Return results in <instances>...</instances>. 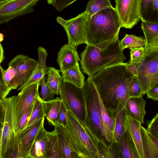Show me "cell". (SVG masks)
Segmentation results:
<instances>
[{"label": "cell", "instance_id": "obj_1", "mask_svg": "<svg viewBox=\"0 0 158 158\" xmlns=\"http://www.w3.org/2000/svg\"><path fill=\"white\" fill-rule=\"evenodd\" d=\"M127 64L122 62L106 67L92 77L104 105L114 112L119 102L124 106L129 98L128 85L134 75L127 68Z\"/></svg>", "mask_w": 158, "mask_h": 158}, {"label": "cell", "instance_id": "obj_2", "mask_svg": "<svg viewBox=\"0 0 158 158\" xmlns=\"http://www.w3.org/2000/svg\"><path fill=\"white\" fill-rule=\"evenodd\" d=\"M122 25L112 6L104 8L91 16L85 24L87 45L104 49L118 37Z\"/></svg>", "mask_w": 158, "mask_h": 158}, {"label": "cell", "instance_id": "obj_3", "mask_svg": "<svg viewBox=\"0 0 158 158\" xmlns=\"http://www.w3.org/2000/svg\"><path fill=\"white\" fill-rule=\"evenodd\" d=\"M119 41L118 37L104 49L87 45L81 53L80 60L83 72L92 77L106 67L123 62L126 58L120 48Z\"/></svg>", "mask_w": 158, "mask_h": 158}, {"label": "cell", "instance_id": "obj_4", "mask_svg": "<svg viewBox=\"0 0 158 158\" xmlns=\"http://www.w3.org/2000/svg\"><path fill=\"white\" fill-rule=\"evenodd\" d=\"M65 127L70 145L78 158H98L99 151L102 144L68 110Z\"/></svg>", "mask_w": 158, "mask_h": 158}, {"label": "cell", "instance_id": "obj_5", "mask_svg": "<svg viewBox=\"0 0 158 158\" xmlns=\"http://www.w3.org/2000/svg\"><path fill=\"white\" fill-rule=\"evenodd\" d=\"M16 97L6 98L2 102L4 117L0 139V158H22L16 135Z\"/></svg>", "mask_w": 158, "mask_h": 158}, {"label": "cell", "instance_id": "obj_6", "mask_svg": "<svg viewBox=\"0 0 158 158\" xmlns=\"http://www.w3.org/2000/svg\"><path fill=\"white\" fill-rule=\"evenodd\" d=\"M85 101L87 127L106 147L108 148L100 110L99 96L92 80L88 77L82 88Z\"/></svg>", "mask_w": 158, "mask_h": 158}, {"label": "cell", "instance_id": "obj_7", "mask_svg": "<svg viewBox=\"0 0 158 158\" xmlns=\"http://www.w3.org/2000/svg\"><path fill=\"white\" fill-rule=\"evenodd\" d=\"M133 64L137 70L143 95L149 88L158 85V49L145 50L142 59Z\"/></svg>", "mask_w": 158, "mask_h": 158}, {"label": "cell", "instance_id": "obj_8", "mask_svg": "<svg viewBox=\"0 0 158 158\" xmlns=\"http://www.w3.org/2000/svg\"><path fill=\"white\" fill-rule=\"evenodd\" d=\"M59 94L67 110L70 111L84 127H87L85 106L82 88L62 81Z\"/></svg>", "mask_w": 158, "mask_h": 158}, {"label": "cell", "instance_id": "obj_9", "mask_svg": "<svg viewBox=\"0 0 158 158\" xmlns=\"http://www.w3.org/2000/svg\"><path fill=\"white\" fill-rule=\"evenodd\" d=\"M88 17V15L85 11L69 20L61 17H57V22L63 27L66 32L68 44L75 48L81 44H87L85 24Z\"/></svg>", "mask_w": 158, "mask_h": 158}, {"label": "cell", "instance_id": "obj_10", "mask_svg": "<svg viewBox=\"0 0 158 158\" xmlns=\"http://www.w3.org/2000/svg\"><path fill=\"white\" fill-rule=\"evenodd\" d=\"M39 0L0 1V24L19 16L33 11V7Z\"/></svg>", "mask_w": 158, "mask_h": 158}, {"label": "cell", "instance_id": "obj_11", "mask_svg": "<svg viewBox=\"0 0 158 158\" xmlns=\"http://www.w3.org/2000/svg\"><path fill=\"white\" fill-rule=\"evenodd\" d=\"M37 63L35 60L22 54L17 55L10 61L8 65L14 67L17 71L16 75L9 84L11 90L21 87L27 81Z\"/></svg>", "mask_w": 158, "mask_h": 158}, {"label": "cell", "instance_id": "obj_12", "mask_svg": "<svg viewBox=\"0 0 158 158\" xmlns=\"http://www.w3.org/2000/svg\"><path fill=\"white\" fill-rule=\"evenodd\" d=\"M122 27L131 29L141 20L140 0H115Z\"/></svg>", "mask_w": 158, "mask_h": 158}, {"label": "cell", "instance_id": "obj_13", "mask_svg": "<svg viewBox=\"0 0 158 158\" xmlns=\"http://www.w3.org/2000/svg\"><path fill=\"white\" fill-rule=\"evenodd\" d=\"M44 117L36 120L17 135L19 149L23 158H29L30 151L36 135L42 125Z\"/></svg>", "mask_w": 158, "mask_h": 158}, {"label": "cell", "instance_id": "obj_14", "mask_svg": "<svg viewBox=\"0 0 158 158\" xmlns=\"http://www.w3.org/2000/svg\"><path fill=\"white\" fill-rule=\"evenodd\" d=\"M40 84V82H39L31 85L20 91L16 96V126L22 116L39 95L38 89Z\"/></svg>", "mask_w": 158, "mask_h": 158}, {"label": "cell", "instance_id": "obj_15", "mask_svg": "<svg viewBox=\"0 0 158 158\" xmlns=\"http://www.w3.org/2000/svg\"><path fill=\"white\" fill-rule=\"evenodd\" d=\"M141 126L139 122L126 115L125 131L137 158H145L142 143Z\"/></svg>", "mask_w": 158, "mask_h": 158}, {"label": "cell", "instance_id": "obj_16", "mask_svg": "<svg viewBox=\"0 0 158 158\" xmlns=\"http://www.w3.org/2000/svg\"><path fill=\"white\" fill-rule=\"evenodd\" d=\"M108 149L110 158H137L126 131L118 141L110 143Z\"/></svg>", "mask_w": 158, "mask_h": 158}, {"label": "cell", "instance_id": "obj_17", "mask_svg": "<svg viewBox=\"0 0 158 158\" xmlns=\"http://www.w3.org/2000/svg\"><path fill=\"white\" fill-rule=\"evenodd\" d=\"M80 59L75 48L69 44L62 46L58 53L57 61L63 73L74 67Z\"/></svg>", "mask_w": 158, "mask_h": 158}, {"label": "cell", "instance_id": "obj_18", "mask_svg": "<svg viewBox=\"0 0 158 158\" xmlns=\"http://www.w3.org/2000/svg\"><path fill=\"white\" fill-rule=\"evenodd\" d=\"M146 101L142 96L138 97H130L124 105L127 115L139 122L144 123V118L146 114L145 107Z\"/></svg>", "mask_w": 158, "mask_h": 158}, {"label": "cell", "instance_id": "obj_19", "mask_svg": "<svg viewBox=\"0 0 158 158\" xmlns=\"http://www.w3.org/2000/svg\"><path fill=\"white\" fill-rule=\"evenodd\" d=\"M56 134L61 154V158H78L72 148L65 128L58 123L54 125Z\"/></svg>", "mask_w": 158, "mask_h": 158}, {"label": "cell", "instance_id": "obj_20", "mask_svg": "<svg viewBox=\"0 0 158 158\" xmlns=\"http://www.w3.org/2000/svg\"><path fill=\"white\" fill-rule=\"evenodd\" d=\"M47 133L43 125L32 145L29 158H46L48 143Z\"/></svg>", "mask_w": 158, "mask_h": 158}, {"label": "cell", "instance_id": "obj_21", "mask_svg": "<svg viewBox=\"0 0 158 158\" xmlns=\"http://www.w3.org/2000/svg\"><path fill=\"white\" fill-rule=\"evenodd\" d=\"M142 143L145 158H158V139L140 127Z\"/></svg>", "mask_w": 158, "mask_h": 158}, {"label": "cell", "instance_id": "obj_22", "mask_svg": "<svg viewBox=\"0 0 158 158\" xmlns=\"http://www.w3.org/2000/svg\"><path fill=\"white\" fill-rule=\"evenodd\" d=\"M141 28L145 36V50L158 49V23L142 21Z\"/></svg>", "mask_w": 158, "mask_h": 158}, {"label": "cell", "instance_id": "obj_23", "mask_svg": "<svg viewBox=\"0 0 158 158\" xmlns=\"http://www.w3.org/2000/svg\"><path fill=\"white\" fill-rule=\"evenodd\" d=\"M141 20L150 23H158V0H140Z\"/></svg>", "mask_w": 158, "mask_h": 158}, {"label": "cell", "instance_id": "obj_24", "mask_svg": "<svg viewBox=\"0 0 158 158\" xmlns=\"http://www.w3.org/2000/svg\"><path fill=\"white\" fill-rule=\"evenodd\" d=\"M114 114V124L112 142L118 141L126 130V111L124 106L121 103H118Z\"/></svg>", "mask_w": 158, "mask_h": 158}, {"label": "cell", "instance_id": "obj_25", "mask_svg": "<svg viewBox=\"0 0 158 158\" xmlns=\"http://www.w3.org/2000/svg\"><path fill=\"white\" fill-rule=\"evenodd\" d=\"M42 101L44 114L49 123L53 126L58 124L57 116L61 100L60 97L48 101Z\"/></svg>", "mask_w": 158, "mask_h": 158}, {"label": "cell", "instance_id": "obj_26", "mask_svg": "<svg viewBox=\"0 0 158 158\" xmlns=\"http://www.w3.org/2000/svg\"><path fill=\"white\" fill-rule=\"evenodd\" d=\"M100 110L105 131L108 141L112 142L114 124V112L106 109L99 96Z\"/></svg>", "mask_w": 158, "mask_h": 158}, {"label": "cell", "instance_id": "obj_27", "mask_svg": "<svg viewBox=\"0 0 158 158\" xmlns=\"http://www.w3.org/2000/svg\"><path fill=\"white\" fill-rule=\"evenodd\" d=\"M61 75L64 82L80 88H82L84 85L85 77L80 70L78 63L74 67L62 73Z\"/></svg>", "mask_w": 158, "mask_h": 158}, {"label": "cell", "instance_id": "obj_28", "mask_svg": "<svg viewBox=\"0 0 158 158\" xmlns=\"http://www.w3.org/2000/svg\"><path fill=\"white\" fill-rule=\"evenodd\" d=\"M47 71L46 85L52 92L58 95L60 87L63 81L62 77L60 74V71L52 67L48 68Z\"/></svg>", "mask_w": 158, "mask_h": 158}, {"label": "cell", "instance_id": "obj_29", "mask_svg": "<svg viewBox=\"0 0 158 158\" xmlns=\"http://www.w3.org/2000/svg\"><path fill=\"white\" fill-rule=\"evenodd\" d=\"M48 143L46 158H61L56 135L54 131L48 132Z\"/></svg>", "mask_w": 158, "mask_h": 158}, {"label": "cell", "instance_id": "obj_30", "mask_svg": "<svg viewBox=\"0 0 158 158\" xmlns=\"http://www.w3.org/2000/svg\"><path fill=\"white\" fill-rule=\"evenodd\" d=\"M145 39L142 36H137L134 35L126 34L125 37L119 41L120 47L122 50L129 48H139L144 46Z\"/></svg>", "mask_w": 158, "mask_h": 158}, {"label": "cell", "instance_id": "obj_31", "mask_svg": "<svg viewBox=\"0 0 158 158\" xmlns=\"http://www.w3.org/2000/svg\"><path fill=\"white\" fill-rule=\"evenodd\" d=\"M44 117L42 101L39 95L36 97L34 102L31 115L26 125L23 130L26 128L36 120Z\"/></svg>", "mask_w": 158, "mask_h": 158}, {"label": "cell", "instance_id": "obj_32", "mask_svg": "<svg viewBox=\"0 0 158 158\" xmlns=\"http://www.w3.org/2000/svg\"><path fill=\"white\" fill-rule=\"evenodd\" d=\"M111 6L110 0H89L85 11L88 16H91L104 8Z\"/></svg>", "mask_w": 158, "mask_h": 158}, {"label": "cell", "instance_id": "obj_33", "mask_svg": "<svg viewBox=\"0 0 158 158\" xmlns=\"http://www.w3.org/2000/svg\"><path fill=\"white\" fill-rule=\"evenodd\" d=\"M128 91L129 98L143 96L141 87L137 76L134 75L128 83Z\"/></svg>", "mask_w": 158, "mask_h": 158}, {"label": "cell", "instance_id": "obj_34", "mask_svg": "<svg viewBox=\"0 0 158 158\" xmlns=\"http://www.w3.org/2000/svg\"><path fill=\"white\" fill-rule=\"evenodd\" d=\"M48 69L43 71L38 68L37 65L33 73L27 81L22 86L18 88L17 90L21 91L32 84L40 82L42 77L46 75Z\"/></svg>", "mask_w": 158, "mask_h": 158}, {"label": "cell", "instance_id": "obj_35", "mask_svg": "<svg viewBox=\"0 0 158 158\" xmlns=\"http://www.w3.org/2000/svg\"><path fill=\"white\" fill-rule=\"evenodd\" d=\"M44 75L40 81L41 90L40 92V97L43 101H48L54 99L55 94L50 90L47 86L45 81V76Z\"/></svg>", "mask_w": 158, "mask_h": 158}, {"label": "cell", "instance_id": "obj_36", "mask_svg": "<svg viewBox=\"0 0 158 158\" xmlns=\"http://www.w3.org/2000/svg\"><path fill=\"white\" fill-rule=\"evenodd\" d=\"M130 57L128 63L133 64L139 61L144 56L145 53L144 47L129 48Z\"/></svg>", "mask_w": 158, "mask_h": 158}, {"label": "cell", "instance_id": "obj_37", "mask_svg": "<svg viewBox=\"0 0 158 158\" xmlns=\"http://www.w3.org/2000/svg\"><path fill=\"white\" fill-rule=\"evenodd\" d=\"M33 103L23 115L17 124L16 127V135L23 130L26 125L32 112Z\"/></svg>", "mask_w": 158, "mask_h": 158}, {"label": "cell", "instance_id": "obj_38", "mask_svg": "<svg viewBox=\"0 0 158 158\" xmlns=\"http://www.w3.org/2000/svg\"><path fill=\"white\" fill-rule=\"evenodd\" d=\"M4 70L0 65V102L2 101L9 94L11 89L6 85L3 78Z\"/></svg>", "mask_w": 158, "mask_h": 158}, {"label": "cell", "instance_id": "obj_39", "mask_svg": "<svg viewBox=\"0 0 158 158\" xmlns=\"http://www.w3.org/2000/svg\"><path fill=\"white\" fill-rule=\"evenodd\" d=\"M37 50L38 55L37 68L43 71L48 69V68L46 66V60L48 56L46 49L43 47H39Z\"/></svg>", "mask_w": 158, "mask_h": 158}, {"label": "cell", "instance_id": "obj_40", "mask_svg": "<svg viewBox=\"0 0 158 158\" xmlns=\"http://www.w3.org/2000/svg\"><path fill=\"white\" fill-rule=\"evenodd\" d=\"M146 130L151 134L158 139V113L151 120L146 121Z\"/></svg>", "mask_w": 158, "mask_h": 158}, {"label": "cell", "instance_id": "obj_41", "mask_svg": "<svg viewBox=\"0 0 158 158\" xmlns=\"http://www.w3.org/2000/svg\"><path fill=\"white\" fill-rule=\"evenodd\" d=\"M17 72L16 69L14 67L9 65H8V68L6 70H4L3 78L4 81L6 85L9 88L10 83L16 75Z\"/></svg>", "mask_w": 158, "mask_h": 158}, {"label": "cell", "instance_id": "obj_42", "mask_svg": "<svg viewBox=\"0 0 158 158\" xmlns=\"http://www.w3.org/2000/svg\"><path fill=\"white\" fill-rule=\"evenodd\" d=\"M67 110L61 101L57 116L58 123L65 127L67 124Z\"/></svg>", "mask_w": 158, "mask_h": 158}, {"label": "cell", "instance_id": "obj_43", "mask_svg": "<svg viewBox=\"0 0 158 158\" xmlns=\"http://www.w3.org/2000/svg\"><path fill=\"white\" fill-rule=\"evenodd\" d=\"M77 0H56L52 4L58 11L60 12Z\"/></svg>", "mask_w": 158, "mask_h": 158}, {"label": "cell", "instance_id": "obj_44", "mask_svg": "<svg viewBox=\"0 0 158 158\" xmlns=\"http://www.w3.org/2000/svg\"><path fill=\"white\" fill-rule=\"evenodd\" d=\"M147 98L155 101L158 100V85L149 88L145 93Z\"/></svg>", "mask_w": 158, "mask_h": 158}, {"label": "cell", "instance_id": "obj_45", "mask_svg": "<svg viewBox=\"0 0 158 158\" xmlns=\"http://www.w3.org/2000/svg\"><path fill=\"white\" fill-rule=\"evenodd\" d=\"M126 67L127 69L133 74L134 75L137 76L138 72L137 69L133 64L128 63H127L126 64Z\"/></svg>", "mask_w": 158, "mask_h": 158}, {"label": "cell", "instance_id": "obj_46", "mask_svg": "<svg viewBox=\"0 0 158 158\" xmlns=\"http://www.w3.org/2000/svg\"><path fill=\"white\" fill-rule=\"evenodd\" d=\"M4 117V109L2 103L0 102V124H2Z\"/></svg>", "mask_w": 158, "mask_h": 158}, {"label": "cell", "instance_id": "obj_47", "mask_svg": "<svg viewBox=\"0 0 158 158\" xmlns=\"http://www.w3.org/2000/svg\"><path fill=\"white\" fill-rule=\"evenodd\" d=\"M4 58L3 48L0 43V64L4 60Z\"/></svg>", "mask_w": 158, "mask_h": 158}, {"label": "cell", "instance_id": "obj_48", "mask_svg": "<svg viewBox=\"0 0 158 158\" xmlns=\"http://www.w3.org/2000/svg\"><path fill=\"white\" fill-rule=\"evenodd\" d=\"M4 37V35L0 32V43L3 41Z\"/></svg>", "mask_w": 158, "mask_h": 158}, {"label": "cell", "instance_id": "obj_49", "mask_svg": "<svg viewBox=\"0 0 158 158\" xmlns=\"http://www.w3.org/2000/svg\"><path fill=\"white\" fill-rule=\"evenodd\" d=\"M48 4H52L53 2H54L56 0H47Z\"/></svg>", "mask_w": 158, "mask_h": 158}, {"label": "cell", "instance_id": "obj_50", "mask_svg": "<svg viewBox=\"0 0 158 158\" xmlns=\"http://www.w3.org/2000/svg\"><path fill=\"white\" fill-rule=\"evenodd\" d=\"M2 128L0 129V139L1 138V134H2Z\"/></svg>", "mask_w": 158, "mask_h": 158}, {"label": "cell", "instance_id": "obj_51", "mask_svg": "<svg viewBox=\"0 0 158 158\" xmlns=\"http://www.w3.org/2000/svg\"><path fill=\"white\" fill-rule=\"evenodd\" d=\"M2 128V125H1L0 124V129H1Z\"/></svg>", "mask_w": 158, "mask_h": 158}]
</instances>
